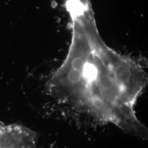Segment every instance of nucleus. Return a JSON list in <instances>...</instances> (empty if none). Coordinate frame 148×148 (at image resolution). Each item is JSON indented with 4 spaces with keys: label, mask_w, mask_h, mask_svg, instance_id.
Listing matches in <instances>:
<instances>
[{
    "label": "nucleus",
    "mask_w": 148,
    "mask_h": 148,
    "mask_svg": "<svg viewBox=\"0 0 148 148\" xmlns=\"http://www.w3.org/2000/svg\"><path fill=\"white\" fill-rule=\"evenodd\" d=\"M71 40L48 86L52 95L77 113L145 139L147 127L135 108L148 83L143 68L101 37L88 0H68Z\"/></svg>",
    "instance_id": "f257e3e1"
},
{
    "label": "nucleus",
    "mask_w": 148,
    "mask_h": 148,
    "mask_svg": "<svg viewBox=\"0 0 148 148\" xmlns=\"http://www.w3.org/2000/svg\"><path fill=\"white\" fill-rule=\"evenodd\" d=\"M0 128V148H36L37 135L25 127Z\"/></svg>",
    "instance_id": "f03ea898"
}]
</instances>
